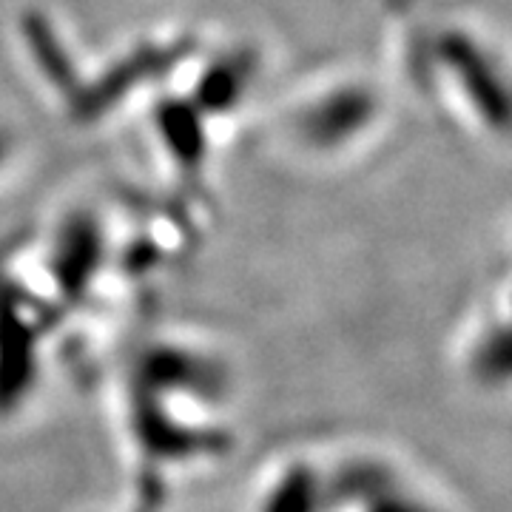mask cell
Returning <instances> with one entry per match:
<instances>
[{"instance_id": "6da1fadb", "label": "cell", "mask_w": 512, "mask_h": 512, "mask_svg": "<svg viewBox=\"0 0 512 512\" xmlns=\"http://www.w3.org/2000/svg\"><path fill=\"white\" fill-rule=\"evenodd\" d=\"M322 476L299 464L279 478L259 512H322Z\"/></svg>"}]
</instances>
